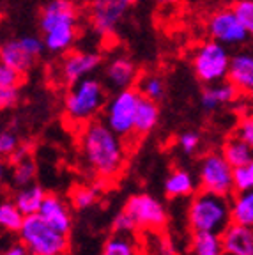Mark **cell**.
<instances>
[{
  "instance_id": "7402d4cb",
  "label": "cell",
  "mask_w": 253,
  "mask_h": 255,
  "mask_svg": "<svg viewBox=\"0 0 253 255\" xmlns=\"http://www.w3.org/2000/svg\"><path fill=\"white\" fill-rule=\"evenodd\" d=\"M44 197H46V191L39 186V184H28V186L18 188L14 195V202L16 206L20 207V211L23 213L25 216L30 215H37L41 209V204H43Z\"/></svg>"
},
{
  "instance_id": "ee69618b",
  "label": "cell",
  "mask_w": 253,
  "mask_h": 255,
  "mask_svg": "<svg viewBox=\"0 0 253 255\" xmlns=\"http://www.w3.org/2000/svg\"><path fill=\"white\" fill-rule=\"evenodd\" d=\"M252 116H253V110H252Z\"/></svg>"
},
{
  "instance_id": "484cf974",
  "label": "cell",
  "mask_w": 253,
  "mask_h": 255,
  "mask_svg": "<svg viewBox=\"0 0 253 255\" xmlns=\"http://www.w3.org/2000/svg\"><path fill=\"white\" fill-rule=\"evenodd\" d=\"M136 91L140 92V96L149 98L152 101H161L166 94V82L159 73H145L136 80Z\"/></svg>"
},
{
  "instance_id": "5bb4252c",
  "label": "cell",
  "mask_w": 253,
  "mask_h": 255,
  "mask_svg": "<svg viewBox=\"0 0 253 255\" xmlns=\"http://www.w3.org/2000/svg\"><path fill=\"white\" fill-rule=\"evenodd\" d=\"M136 80H138V69L127 55L117 53L107 62L105 82H107L110 91L117 92L124 91V89H131L136 85Z\"/></svg>"
},
{
  "instance_id": "f35d334b",
  "label": "cell",
  "mask_w": 253,
  "mask_h": 255,
  "mask_svg": "<svg viewBox=\"0 0 253 255\" xmlns=\"http://www.w3.org/2000/svg\"><path fill=\"white\" fill-rule=\"evenodd\" d=\"M0 255H30V252H28V248L25 247L21 241H18V243L9 245V247L5 248Z\"/></svg>"
},
{
  "instance_id": "ba28073f",
  "label": "cell",
  "mask_w": 253,
  "mask_h": 255,
  "mask_svg": "<svg viewBox=\"0 0 253 255\" xmlns=\"http://www.w3.org/2000/svg\"><path fill=\"white\" fill-rule=\"evenodd\" d=\"M198 181L202 190L213 191L218 195L232 197L234 188V167L227 161L222 152H209L202 158L198 165Z\"/></svg>"
},
{
  "instance_id": "4dcf8cb0",
  "label": "cell",
  "mask_w": 253,
  "mask_h": 255,
  "mask_svg": "<svg viewBox=\"0 0 253 255\" xmlns=\"http://www.w3.org/2000/svg\"><path fill=\"white\" fill-rule=\"evenodd\" d=\"M20 138L11 129H0V158L11 159L20 149Z\"/></svg>"
},
{
  "instance_id": "b9f144b4",
  "label": "cell",
  "mask_w": 253,
  "mask_h": 255,
  "mask_svg": "<svg viewBox=\"0 0 253 255\" xmlns=\"http://www.w3.org/2000/svg\"><path fill=\"white\" fill-rule=\"evenodd\" d=\"M163 2H175V0H163Z\"/></svg>"
},
{
  "instance_id": "f1b7e54d",
  "label": "cell",
  "mask_w": 253,
  "mask_h": 255,
  "mask_svg": "<svg viewBox=\"0 0 253 255\" xmlns=\"http://www.w3.org/2000/svg\"><path fill=\"white\" fill-rule=\"evenodd\" d=\"M98 186H87V184H82V186H76L71 193V202L76 209H89L98 202Z\"/></svg>"
},
{
  "instance_id": "44dd1931",
  "label": "cell",
  "mask_w": 253,
  "mask_h": 255,
  "mask_svg": "<svg viewBox=\"0 0 253 255\" xmlns=\"http://www.w3.org/2000/svg\"><path fill=\"white\" fill-rule=\"evenodd\" d=\"M12 161V184L16 188H23L28 184L34 183V177H36V165L32 161V158L28 156L27 149L20 147L16 151V154L11 158Z\"/></svg>"
},
{
  "instance_id": "52a82bcc",
  "label": "cell",
  "mask_w": 253,
  "mask_h": 255,
  "mask_svg": "<svg viewBox=\"0 0 253 255\" xmlns=\"http://www.w3.org/2000/svg\"><path fill=\"white\" fill-rule=\"evenodd\" d=\"M140 100V92L136 87L117 91L110 96L105 105V123L123 138H129L134 135V116L136 105Z\"/></svg>"
},
{
  "instance_id": "5b68a950",
  "label": "cell",
  "mask_w": 253,
  "mask_h": 255,
  "mask_svg": "<svg viewBox=\"0 0 253 255\" xmlns=\"http://www.w3.org/2000/svg\"><path fill=\"white\" fill-rule=\"evenodd\" d=\"M18 238L28 248L30 255H66L69 245L67 234L55 231L39 215L25 216Z\"/></svg>"
},
{
  "instance_id": "e0dca14e",
  "label": "cell",
  "mask_w": 253,
  "mask_h": 255,
  "mask_svg": "<svg viewBox=\"0 0 253 255\" xmlns=\"http://www.w3.org/2000/svg\"><path fill=\"white\" fill-rule=\"evenodd\" d=\"M220 236L225 255H253V227L232 222Z\"/></svg>"
},
{
  "instance_id": "836d02e7",
  "label": "cell",
  "mask_w": 253,
  "mask_h": 255,
  "mask_svg": "<svg viewBox=\"0 0 253 255\" xmlns=\"http://www.w3.org/2000/svg\"><path fill=\"white\" fill-rule=\"evenodd\" d=\"M177 145L184 154H193L200 147V135L195 131H184L177 138Z\"/></svg>"
},
{
  "instance_id": "d6a6232c",
  "label": "cell",
  "mask_w": 253,
  "mask_h": 255,
  "mask_svg": "<svg viewBox=\"0 0 253 255\" xmlns=\"http://www.w3.org/2000/svg\"><path fill=\"white\" fill-rule=\"evenodd\" d=\"M20 103V85L0 87V112L11 110Z\"/></svg>"
},
{
  "instance_id": "d590c367",
  "label": "cell",
  "mask_w": 253,
  "mask_h": 255,
  "mask_svg": "<svg viewBox=\"0 0 253 255\" xmlns=\"http://www.w3.org/2000/svg\"><path fill=\"white\" fill-rule=\"evenodd\" d=\"M21 75L9 68L4 60L0 59V87H9V85H20Z\"/></svg>"
},
{
  "instance_id": "6da1fadb",
  "label": "cell",
  "mask_w": 253,
  "mask_h": 255,
  "mask_svg": "<svg viewBox=\"0 0 253 255\" xmlns=\"http://www.w3.org/2000/svg\"><path fill=\"white\" fill-rule=\"evenodd\" d=\"M80 149L85 165L99 181H112L123 172L126 163L123 136L112 131L105 121L92 119L83 124Z\"/></svg>"
},
{
  "instance_id": "8d00e7d4",
  "label": "cell",
  "mask_w": 253,
  "mask_h": 255,
  "mask_svg": "<svg viewBox=\"0 0 253 255\" xmlns=\"http://www.w3.org/2000/svg\"><path fill=\"white\" fill-rule=\"evenodd\" d=\"M114 231L115 232H126V234H134L138 229H136L134 222L131 220V216L127 215L126 211H121L114 220Z\"/></svg>"
},
{
  "instance_id": "2e32d148",
  "label": "cell",
  "mask_w": 253,
  "mask_h": 255,
  "mask_svg": "<svg viewBox=\"0 0 253 255\" xmlns=\"http://www.w3.org/2000/svg\"><path fill=\"white\" fill-rule=\"evenodd\" d=\"M0 59L7 64L9 68H12L16 73H20L21 76L27 75L37 59L32 55L23 44L21 37H14V39H7L5 43L0 44Z\"/></svg>"
},
{
  "instance_id": "1f68e13d",
  "label": "cell",
  "mask_w": 253,
  "mask_h": 255,
  "mask_svg": "<svg viewBox=\"0 0 253 255\" xmlns=\"http://www.w3.org/2000/svg\"><path fill=\"white\" fill-rule=\"evenodd\" d=\"M232 9H234V12L238 14L243 27H245L250 36L253 37V0H238V2L232 5Z\"/></svg>"
},
{
  "instance_id": "603a6c76",
  "label": "cell",
  "mask_w": 253,
  "mask_h": 255,
  "mask_svg": "<svg viewBox=\"0 0 253 255\" xmlns=\"http://www.w3.org/2000/svg\"><path fill=\"white\" fill-rule=\"evenodd\" d=\"M165 193L172 199H184L195 193V179L188 170H177L172 172L165 181Z\"/></svg>"
},
{
  "instance_id": "7a4b0ae2",
  "label": "cell",
  "mask_w": 253,
  "mask_h": 255,
  "mask_svg": "<svg viewBox=\"0 0 253 255\" xmlns=\"http://www.w3.org/2000/svg\"><path fill=\"white\" fill-rule=\"evenodd\" d=\"M80 12L73 0H48L39 11V28L46 52L64 55L78 37Z\"/></svg>"
},
{
  "instance_id": "f546056e",
  "label": "cell",
  "mask_w": 253,
  "mask_h": 255,
  "mask_svg": "<svg viewBox=\"0 0 253 255\" xmlns=\"http://www.w3.org/2000/svg\"><path fill=\"white\" fill-rule=\"evenodd\" d=\"M234 188L236 191L253 190V158L246 165L234 168Z\"/></svg>"
},
{
  "instance_id": "cb8c5ba5",
  "label": "cell",
  "mask_w": 253,
  "mask_h": 255,
  "mask_svg": "<svg viewBox=\"0 0 253 255\" xmlns=\"http://www.w3.org/2000/svg\"><path fill=\"white\" fill-rule=\"evenodd\" d=\"M101 255H142L140 254L138 241L133 234L126 232H114L105 241Z\"/></svg>"
},
{
  "instance_id": "74e56055",
  "label": "cell",
  "mask_w": 253,
  "mask_h": 255,
  "mask_svg": "<svg viewBox=\"0 0 253 255\" xmlns=\"http://www.w3.org/2000/svg\"><path fill=\"white\" fill-rule=\"evenodd\" d=\"M154 255H177L174 243L168 238H154Z\"/></svg>"
},
{
  "instance_id": "9a60e30c",
  "label": "cell",
  "mask_w": 253,
  "mask_h": 255,
  "mask_svg": "<svg viewBox=\"0 0 253 255\" xmlns=\"http://www.w3.org/2000/svg\"><path fill=\"white\" fill-rule=\"evenodd\" d=\"M37 215H39L48 225H52L55 231L62 232V234H69V231H71V225H73L71 213H69L67 204L64 202L59 195L46 193Z\"/></svg>"
},
{
  "instance_id": "3957f363",
  "label": "cell",
  "mask_w": 253,
  "mask_h": 255,
  "mask_svg": "<svg viewBox=\"0 0 253 255\" xmlns=\"http://www.w3.org/2000/svg\"><path fill=\"white\" fill-rule=\"evenodd\" d=\"M232 223L230 197L202 190L195 193L188 206V225L191 232L222 234Z\"/></svg>"
},
{
  "instance_id": "83f0119b",
  "label": "cell",
  "mask_w": 253,
  "mask_h": 255,
  "mask_svg": "<svg viewBox=\"0 0 253 255\" xmlns=\"http://www.w3.org/2000/svg\"><path fill=\"white\" fill-rule=\"evenodd\" d=\"M23 220L25 215L20 211V207L16 206L14 200H0V229H4L5 232H16L18 234Z\"/></svg>"
},
{
  "instance_id": "8fae6325",
  "label": "cell",
  "mask_w": 253,
  "mask_h": 255,
  "mask_svg": "<svg viewBox=\"0 0 253 255\" xmlns=\"http://www.w3.org/2000/svg\"><path fill=\"white\" fill-rule=\"evenodd\" d=\"M123 211H126L134 222L136 229H145V231H158L165 227L166 223V211L163 204L158 199L145 193L133 195L126 202Z\"/></svg>"
},
{
  "instance_id": "ffe728a7",
  "label": "cell",
  "mask_w": 253,
  "mask_h": 255,
  "mask_svg": "<svg viewBox=\"0 0 253 255\" xmlns=\"http://www.w3.org/2000/svg\"><path fill=\"white\" fill-rule=\"evenodd\" d=\"M232 222L246 227H253V190L234 191L230 197Z\"/></svg>"
},
{
  "instance_id": "4fadbf2b",
  "label": "cell",
  "mask_w": 253,
  "mask_h": 255,
  "mask_svg": "<svg viewBox=\"0 0 253 255\" xmlns=\"http://www.w3.org/2000/svg\"><path fill=\"white\" fill-rule=\"evenodd\" d=\"M227 80L238 89L239 94L253 98V48H243L230 55Z\"/></svg>"
},
{
  "instance_id": "9c48e42d",
  "label": "cell",
  "mask_w": 253,
  "mask_h": 255,
  "mask_svg": "<svg viewBox=\"0 0 253 255\" xmlns=\"http://www.w3.org/2000/svg\"><path fill=\"white\" fill-rule=\"evenodd\" d=\"M207 32L211 39L225 44L227 48L243 46L252 39L232 7H222L214 11L207 20Z\"/></svg>"
},
{
  "instance_id": "60d3db41",
  "label": "cell",
  "mask_w": 253,
  "mask_h": 255,
  "mask_svg": "<svg viewBox=\"0 0 253 255\" xmlns=\"http://www.w3.org/2000/svg\"><path fill=\"white\" fill-rule=\"evenodd\" d=\"M124 4H127V5H131V4H134V2H136V0H123Z\"/></svg>"
},
{
  "instance_id": "d4e9b609",
  "label": "cell",
  "mask_w": 253,
  "mask_h": 255,
  "mask_svg": "<svg viewBox=\"0 0 253 255\" xmlns=\"http://www.w3.org/2000/svg\"><path fill=\"white\" fill-rule=\"evenodd\" d=\"M191 255H225L222 236L213 232H191Z\"/></svg>"
},
{
  "instance_id": "d6986e66",
  "label": "cell",
  "mask_w": 253,
  "mask_h": 255,
  "mask_svg": "<svg viewBox=\"0 0 253 255\" xmlns=\"http://www.w3.org/2000/svg\"><path fill=\"white\" fill-rule=\"evenodd\" d=\"M159 123V107L156 101L140 96L136 105V116H134V135L143 136L150 133Z\"/></svg>"
},
{
  "instance_id": "7c38bea8",
  "label": "cell",
  "mask_w": 253,
  "mask_h": 255,
  "mask_svg": "<svg viewBox=\"0 0 253 255\" xmlns=\"http://www.w3.org/2000/svg\"><path fill=\"white\" fill-rule=\"evenodd\" d=\"M101 60L103 59L98 52H89V50L67 52L64 53L59 66H57L55 76L62 84L71 85L78 80L91 76L101 66Z\"/></svg>"
},
{
  "instance_id": "e575fe53",
  "label": "cell",
  "mask_w": 253,
  "mask_h": 255,
  "mask_svg": "<svg viewBox=\"0 0 253 255\" xmlns=\"http://www.w3.org/2000/svg\"><path fill=\"white\" fill-rule=\"evenodd\" d=\"M236 136L253 147V116H245L236 128Z\"/></svg>"
},
{
  "instance_id": "277c9868",
  "label": "cell",
  "mask_w": 253,
  "mask_h": 255,
  "mask_svg": "<svg viewBox=\"0 0 253 255\" xmlns=\"http://www.w3.org/2000/svg\"><path fill=\"white\" fill-rule=\"evenodd\" d=\"M107 105V92L105 85L98 78H82L69 85L64 96V116L75 124L91 123Z\"/></svg>"
},
{
  "instance_id": "30bf717a",
  "label": "cell",
  "mask_w": 253,
  "mask_h": 255,
  "mask_svg": "<svg viewBox=\"0 0 253 255\" xmlns=\"http://www.w3.org/2000/svg\"><path fill=\"white\" fill-rule=\"evenodd\" d=\"M129 5L123 0H91L89 2V23L96 34L112 37L126 18Z\"/></svg>"
},
{
  "instance_id": "7bdbcfd3",
  "label": "cell",
  "mask_w": 253,
  "mask_h": 255,
  "mask_svg": "<svg viewBox=\"0 0 253 255\" xmlns=\"http://www.w3.org/2000/svg\"><path fill=\"white\" fill-rule=\"evenodd\" d=\"M191 2H200V0H191Z\"/></svg>"
},
{
  "instance_id": "4316f807",
  "label": "cell",
  "mask_w": 253,
  "mask_h": 255,
  "mask_svg": "<svg viewBox=\"0 0 253 255\" xmlns=\"http://www.w3.org/2000/svg\"><path fill=\"white\" fill-rule=\"evenodd\" d=\"M222 154L236 168V167H241V165H246L253 158V147H250L248 143L243 142L241 138H238V136L234 135L232 138H229L223 143Z\"/></svg>"
},
{
  "instance_id": "ab89813d",
  "label": "cell",
  "mask_w": 253,
  "mask_h": 255,
  "mask_svg": "<svg viewBox=\"0 0 253 255\" xmlns=\"http://www.w3.org/2000/svg\"><path fill=\"white\" fill-rule=\"evenodd\" d=\"M5 175H7V167H5V161H4V159L0 158V188H2V184H4Z\"/></svg>"
},
{
  "instance_id": "8992f818",
  "label": "cell",
  "mask_w": 253,
  "mask_h": 255,
  "mask_svg": "<svg viewBox=\"0 0 253 255\" xmlns=\"http://www.w3.org/2000/svg\"><path fill=\"white\" fill-rule=\"evenodd\" d=\"M229 64V48L214 39L200 43L191 55L193 73L204 85H211L216 84V82H222V80H227Z\"/></svg>"
},
{
  "instance_id": "ac0fdd59",
  "label": "cell",
  "mask_w": 253,
  "mask_h": 255,
  "mask_svg": "<svg viewBox=\"0 0 253 255\" xmlns=\"http://www.w3.org/2000/svg\"><path fill=\"white\" fill-rule=\"evenodd\" d=\"M238 89L234 87L229 80H222V82H216V84L206 85V89L202 91L200 96V105L206 112H214L218 108L234 103L238 100Z\"/></svg>"
}]
</instances>
